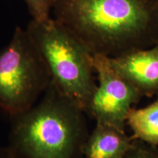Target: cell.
<instances>
[{
  "label": "cell",
  "instance_id": "cell-1",
  "mask_svg": "<svg viewBox=\"0 0 158 158\" xmlns=\"http://www.w3.org/2000/svg\"><path fill=\"white\" fill-rule=\"evenodd\" d=\"M52 13L93 55L114 58L158 43V0H54Z\"/></svg>",
  "mask_w": 158,
  "mask_h": 158
},
{
  "label": "cell",
  "instance_id": "cell-2",
  "mask_svg": "<svg viewBox=\"0 0 158 158\" xmlns=\"http://www.w3.org/2000/svg\"><path fill=\"white\" fill-rule=\"evenodd\" d=\"M84 114L51 80L31 109L10 116L7 147L13 158H84Z\"/></svg>",
  "mask_w": 158,
  "mask_h": 158
},
{
  "label": "cell",
  "instance_id": "cell-3",
  "mask_svg": "<svg viewBox=\"0 0 158 158\" xmlns=\"http://www.w3.org/2000/svg\"><path fill=\"white\" fill-rule=\"evenodd\" d=\"M51 80L61 92L86 113L97 88L93 54L81 41L54 18L31 20L27 27Z\"/></svg>",
  "mask_w": 158,
  "mask_h": 158
},
{
  "label": "cell",
  "instance_id": "cell-4",
  "mask_svg": "<svg viewBox=\"0 0 158 158\" xmlns=\"http://www.w3.org/2000/svg\"><path fill=\"white\" fill-rule=\"evenodd\" d=\"M51 81L27 29L17 27L10 43L0 51V110L13 116L31 109Z\"/></svg>",
  "mask_w": 158,
  "mask_h": 158
},
{
  "label": "cell",
  "instance_id": "cell-5",
  "mask_svg": "<svg viewBox=\"0 0 158 158\" xmlns=\"http://www.w3.org/2000/svg\"><path fill=\"white\" fill-rule=\"evenodd\" d=\"M93 66L98 84L86 113L98 124L124 130L128 114L142 94L114 68L110 57L93 55Z\"/></svg>",
  "mask_w": 158,
  "mask_h": 158
},
{
  "label": "cell",
  "instance_id": "cell-6",
  "mask_svg": "<svg viewBox=\"0 0 158 158\" xmlns=\"http://www.w3.org/2000/svg\"><path fill=\"white\" fill-rule=\"evenodd\" d=\"M110 59L114 68L142 95L158 93V43Z\"/></svg>",
  "mask_w": 158,
  "mask_h": 158
},
{
  "label": "cell",
  "instance_id": "cell-7",
  "mask_svg": "<svg viewBox=\"0 0 158 158\" xmlns=\"http://www.w3.org/2000/svg\"><path fill=\"white\" fill-rule=\"evenodd\" d=\"M135 147L124 130L96 124L84 146V158H124Z\"/></svg>",
  "mask_w": 158,
  "mask_h": 158
},
{
  "label": "cell",
  "instance_id": "cell-8",
  "mask_svg": "<svg viewBox=\"0 0 158 158\" xmlns=\"http://www.w3.org/2000/svg\"><path fill=\"white\" fill-rule=\"evenodd\" d=\"M126 124L133 136L152 145L158 144V99L144 108H132Z\"/></svg>",
  "mask_w": 158,
  "mask_h": 158
},
{
  "label": "cell",
  "instance_id": "cell-9",
  "mask_svg": "<svg viewBox=\"0 0 158 158\" xmlns=\"http://www.w3.org/2000/svg\"><path fill=\"white\" fill-rule=\"evenodd\" d=\"M33 21L43 22L51 19L54 0H24Z\"/></svg>",
  "mask_w": 158,
  "mask_h": 158
},
{
  "label": "cell",
  "instance_id": "cell-10",
  "mask_svg": "<svg viewBox=\"0 0 158 158\" xmlns=\"http://www.w3.org/2000/svg\"><path fill=\"white\" fill-rule=\"evenodd\" d=\"M124 158H155L152 156L147 155V154L142 152L137 151L135 148L131 150Z\"/></svg>",
  "mask_w": 158,
  "mask_h": 158
},
{
  "label": "cell",
  "instance_id": "cell-11",
  "mask_svg": "<svg viewBox=\"0 0 158 158\" xmlns=\"http://www.w3.org/2000/svg\"><path fill=\"white\" fill-rule=\"evenodd\" d=\"M0 158H13L10 152L7 147H0Z\"/></svg>",
  "mask_w": 158,
  "mask_h": 158
}]
</instances>
